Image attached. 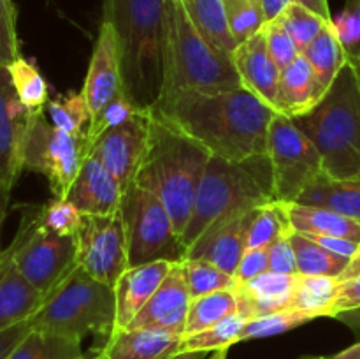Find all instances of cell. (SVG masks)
<instances>
[{
    "mask_svg": "<svg viewBox=\"0 0 360 359\" xmlns=\"http://www.w3.org/2000/svg\"><path fill=\"white\" fill-rule=\"evenodd\" d=\"M151 113L225 160L267 155L269 127L276 111L246 88L172 92Z\"/></svg>",
    "mask_w": 360,
    "mask_h": 359,
    "instance_id": "obj_1",
    "label": "cell"
},
{
    "mask_svg": "<svg viewBox=\"0 0 360 359\" xmlns=\"http://www.w3.org/2000/svg\"><path fill=\"white\" fill-rule=\"evenodd\" d=\"M211 157L202 144L155 116L150 109L146 146L134 183L164 203L179 238L192 217L197 190Z\"/></svg>",
    "mask_w": 360,
    "mask_h": 359,
    "instance_id": "obj_2",
    "label": "cell"
},
{
    "mask_svg": "<svg viewBox=\"0 0 360 359\" xmlns=\"http://www.w3.org/2000/svg\"><path fill=\"white\" fill-rule=\"evenodd\" d=\"M165 0H104V20L115 27L123 92L151 109L164 84Z\"/></svg>",
    "mask_w": 360,
    "mask_h": 359,
    "instance_id": "obj_3",
    "label": "cell"
},
{
    "mask_svg": "<svg viewBox=\"0 0 360 359\" xmlns=\"http://www.w3.org/2000/svg\"><path fill=\"white\" fill-rule=\"evenodd\" d=\"M292 122L315 144L327 176L347 180L360 175V84L350 62L313 111Z\"/></svg>",
    "mask_w": 360,
    "mask_h": 359,
    "instance_id": "obj_4",
    "label": "cell"
},
{
    "mask_svg": "<svg viewBox=\"0 0 360 359\" xmlns=\"http://www.w3.org/2000/svg\"><path fill=\"white\" fill-rule=\"evenodd\" d=\"M276 201L273 189V169L267 155L246 160H225L211 157L197 190L192 217L181 234L188 248L199 236L221 218Z\"/></svg>",
    "mask_w": 360,
    "mask_h": 359,
    "instance_id": "obj_5",
    "label": "cell"
},
{
    "mask_svg": "<svg viewBox=\"0 0 360 359\" xmlns=\"http://www.w3.org/2000/svg\"><path fill=\"white\" fill-rule=\"evenodd\" d=\"M186 88L211 90L243 84L231 56L204 39L181 0H165L162 95Z\"/></svg>",
    "mask_w": 360,
    "mask_h": 359,
    "instance_id": "obj_6",
    "label": "cell"
},
{
    "mask_svg": "<svg viewBox=\"0 0 360 359\" xmlns=\"http://www.w3.org/2000/svg\"><path fill=\"white\" fill-rule=\"evenodd\" d=\"M35 329L51 331L63 336L83 338L95 334L108 340L115 331V287L90 277L81 266L46 298L44 305L32 317Z\"/></svg>",
    "mask_w": 360,
    "mask_h": 359,
    "instance_id": "obj_7",
    "label": "cell"
},
{
    "mask_svg": "<svg viewBox=\"0 0 360 359\" xmlns=\"http://www.w3.org/2000/svg\"><path fill=\"white\" fill-rule=\"evenodd\" d=\"M120 213L125 225L129 267L155 260L181 263L185 259L186 246L172 217L155 194L132 183L123 192Z\"/></svg>",
    "mask_w": 360,
    "mask_h": 359,
    "instance_id": "obj_8",
    "label": "cell"
},
{
    "mask_svg": "<svg viewBox=\"0 0 360 359\" xmlns=\"http://www.w3.org/2000/svg\"><path fill=\"white\" fill-rule=\"evenodd\" d=\"M9 248L18 271L44 298L77 266L74 236H58L48 231L39 220V208H23L20 229Z\"/></svg>",
    "mask_w": 360,
    "mask_h": 359,
    "instance_id": "obj_9",
    "label": "cell"
},
{
    "mask_svg": "<svg viewBox=\"0 0 360 359\" xmlns=\"http://www.w3.org/2000/svg\"><path fill=\"white\" fill-rule=\"evenodd\" d=\"M46 111H32L23 146V169L41 172L55 199H67L88 157V136H76L51 125Z\"/></svg>",
    "mask_w": 360,
    "mask_h": 359,
    "instance_id": "obj_10",
    "label": "cell"
},
{
    "mask_svg": "<svg viewBox=\"0 0 360 359\" xmlns=\"http://www.w3.org/2000/svg\"><path fill=\"white\" fill-rule=\"evenodd\" d=\"M267 157L273 169L274 197L281 203H295L323 175L322 157L315 144L295 127L292 118L280 113L271 122Z\"/></svg>",
    "mask_w": 360,
    "mask_h": 359,
    "instance_id": "obj_11",
    "label": "cell"
},
{
    "mask_svg": "<svg viewBox=\"0 0 360 359\" xmlns=\"http://www.w3.org/2000/svg\"><path fill=\"white\" fill-rule=\"evenodd\" d=\"M76 263L90 277L115 287L129 267L125 225L120 211L112 215H83V224L74 236Z\"/></svg>",
    "mask_w": 360,
    "mask_h": 359,
    "instance_id": "obj_12",
    "label": "cell"
},
{
    "mask_svg": "<svg viewBox=\"0 0 360 359\" xmlns=\"http://www.w3.org/2000/svg\"><path fill=\"white\" fill-rule=\"evenodd\" d=\"M150 109H143L129 122L105 130L88 141V155L97 158L125 192L136 182L148 139Z\"/></svg>",
    "mask_w": 360,
    "mask_h": 359,
    "instance_id": "obj_13",
    "label": "cell"
},
{
    "mask_svg": "<svg viewBox=\"0 0 360 359\" xmlns=\"http://www.w3.org/2000/svg\"><path fill=\"white\" fill-rule=\"evenodd\" d=\"M30 109L14 92L7 67L0 65V185L13 190L23 171V146L30 123Z\"/></svg>",
    "mask_w": 360,
    "mask_h": 359,
    "instance_id": "obj_14",
    "label": "cell"
},
{
    "mask_svg": "<svg viewBox=\"0 0 360 359\" xmlns=\"http://www.w3.org/2000/svg\"><path fill=\"white\" fill-rule=\"evenodd\" d=\"M257 208L221 218L207 227L193 245L186 248L185 259H200L214 264L234 277L243 253L246 250L250 225Z\"/></svg>",
    "mask_w": 360,
    "mask_h": 359,
    "instance_id": "obj_15",
    "label": "cell"
},
{
    "mask_svg": "<svg viewBox=\"0 0 360 359\" xmlns=\"http://www.w3.org/2000/svg\"><path fill=\"white\" fill-rule=\"evenodd\" d=\"M192 303L186 282L181 273V264L176 263L160 284L150 301L144 305L130 322V329H162L174 334H185L186 317Z\"/></svg>",
    "mask_w": 360,
    "mask_h": 359,
    "instance_id": "obj_16",
    "label": "cell"
},
{
    "mask_svg": "<svg viewBox=\"0 0 360 359\" xmlns=\"http://www.w3.org/2000/svg\"><path fill=\"white\" fill-rule=\"evenodd\" d=\"M120 90L122 87V70H120V49L115 27L109 21L102 20L98 28L97 41L88 65L86 80L83 84V95L94 118Z\"/></svg>",
    "mask_w": 360,
    "mask_h": 359,
    "instance_id": "obj_17",
    "label": "cell"
},
{
    "mask_svg": "<svg viewBox=\"0 0 360 359\" xmlns=\"http://www.w3.org/2000/svg\"><path fill=\"white\" fill-rule=\"evenodd\" d=\"M231 58L238 70L243 88L252 92L253 95H257L260 101L269 104L276 111L281 69L276 65L267 49L264 28L248 41L236 46Z\"/></svg>",
    "mask_w": 360,
    "mask_h": 359,
    "instance_id": "obj_18",
    "label": "cell"
},
{
    "mask_svg": "<svg viewBox=\"0 0 360 359\" xmlns=\"http://www.w3.org/2000/svg\"><path fill=\"white\" fill-rule=\"evenodd\" d=\"M176 263L155 260L141 266L127 267L115 284L116 294V322L115 331L127 329L137 313L144 308L151 296L157 292L164 278ZM112 331V333H115Z\"/></svg>",
    "mask_w": 360,
    "mask_h": 359,
    "instance_id": "obj_19",
    "label": "cell"
},
{
    "mask_svg": "<svg viewBox=\"0 0 360 359\" xmlns=\"http://www.w3.org/2000/svg\"><path fill=\"white\" fill-rule=\"evenodd\" d=\"M123 190L115 176L88 155L67 194V201L83 215H112L120 211Z\"/></svg>",
    "mask_w": 360,
    "mask_h": 359,
    "instance_id": "obj_20",
    "label": "cell"
},
{
    "mask_svg": "<svg viewBox=\"0 0 360 359\" xmlns=\"http://www.w3.org/2000/svg\"><path fill=\"white\" fill-rule=\"evenodd\" d=\"M297 277L299 275H281L266 271L246 284L236 285L238 313L248 320L253 317L290 310Z\"/></svg>",
    "mask_w": 360,
    "mask_h": 359,
    "instance_id": "obj_21",
    "label": "cell"
},
{
    "mask_svg": "<svg viewBox=\"0 0 360 359\" xmlns=\"http://www.w3.org/2000/svg\"><path fill=\"white\" fill-rule=\"evenodd\" d=\"M46 298L18 271L11 248L0 257V331L32 319Z\"/></svg>",
    "mask_w": 360,
    "mask_h": 359,
    "instance_id": "obj_22",
    "label": "cell"
},
{
    "mask_svg": "<svg viewBox=\"0 0 360 359\" xmlns=\"http://www.w3.org/2000/svg\"><path fill=\"white\" fill-rule=\"evenodd\" d=\"M181 334L162 329H127L115 331L98 348L101 359H167L179 352Z\"/></svg>",
    "mask_w": 360,
    "mask_h": 359,
    "instance_id": "obj_23",
    "label": "cell"
},
{
    "mask_svg": "<svg viewBox=\"0 0 360 359\" xmlns=\"http://www.w3.org/2000/svg\"><path fill=\"white\" fill-rule=\"evenodd\" d=\"M326 94L327 90L316 77L311 63L304 55H299L294 62L281 69L276 113L288 118H297L313 111Z\"/></svg>",
    "mask_w": 360,
    "mask_h": 359,
    "instance_id": "obj_24",
    "label": "cell"
},
{
    "mask_svg": "<svg viewBox=\"0 0 360 359\" xmlns=\"http://www.w3.org/2000/svg\"><path fill=\"white\" fill-rule=\"evenodd\" d=\"M295 203L327 208L360 222V175L336 180L323 172L299 196Z\"/></svg>",
    "mask_w": 360,
    "mask_h": 359,
    "instance_id": "obj_25",
    "label": "cell"
},
{
    "mask_svg": "<svg viewBox=\"0 0 360 359\" xmlns=\"http://www.w3.org/2000/svg\"><path fill=\"white\" fill-rule=\"evenodd\" d=\"M292 229L301 234L336 236L360 243V222L333 210L309 204L285 203Z\"/></svg>",
    "mask_w": 360,
    "mask_h": 359,
    "instance_id": "obj_26",
    "label": "cell"
},
{
    "mask_svg": "<svg viewBox=\"0 0 360 359\" xmlns=\"http://www.w3.org/2000/svg\"><path fill=\"white\" fill-rule=\"evenodd\" d=\"M181 2L190 20L204 35V39L213 44L218 51L232 56L238 44L229 28L224 0H181Z\"/></svg>",
    "mask_w": 360,
    "mask_h": 359,
    "instance_id": "obj_27",
    "label": "cell"
},
{
    "mask_svg": "<svg viewBox=\"0 0 360 359\" xmlns=\"http://www.w3.org/2000/svg\"><path fill=\"white\" fill-rule=\"evenodd\" d=\"M301 55H304V58L311 63L316 77H319V81L326 90H329L338 74L341 73V69L348 62L347 51H345L333 23L327 25L320 32L319 37Z\"/></svg>",
    "mask_w": 360,
    "mask_h": 359,
    "instance_id": "obj_28",
    "label": "cell"
},
{
    "mask_svg": "<svg viewBox=\"0 0 360 359\" xmlns=\"http://www.w3.org/2000/svg\"><path fill=\"white\" fill-rule=\"evenodd\" d=\"M83 354L81 340L32 327L7 359H79Z\"/></svg>",
    "mask_w": 360,
    "mask_h": 359,
    "instance_id": "obj_29",
    "label": "cell"
},
{
    "mask_svg": "<svg viewBox=\"0 0 360 359\" xmlns=\"http://www.w3.org/2000/svg\"><path fill=\"white\" fill-rule=\"evenodd\" d=\"M290 241L297 260V271L304 277H330L340 280L350 263V259L329 252L301 232H292Z\"/></svg>",
    "mask_w": 360,
    "mask_h": 359,
    "instance_id": "obj_30",
    "label": "cell"
},
{
    "mask_svg": "<svg viewBox=\"0 0 360 359\" xmlns=\"http://www.w3.org/2000/svg\"><path fill=\"white\" fill-rule=\"evenodd\" d=\"M236 313H238V298H236L234 289H224V291L192 299L183 336L207 329Z\"/></svg>",
    "mask_w": 360,
    "mask_h": 359,
    "instance_id": "obj_31",
    "label": "cell"
},
{
    "mask_svg": "<svg viewBox=\"0 0 360 359\" xmlns=\"http://www.w3.org/2000/svg\"><path fill=\"white\" fill-rule=\"evenodd\" d=\"M338 285H340L338 278L299 275L290 301V310L309 312L316 317H330Z\"/></svg>",
    "mask_w": 360,
    "mask_h": 359,
    "instance_id": "obj_32",
    "label": "cell"
},
{
    "mask_svg": "<svg viewBox=\"0 0 360 359\" xmlns=\"http://www.w3.org/2000/svg\"><path fill=\"white\" fill-rule=\"evenodd\" d=\"M292 232L294 229H292L285 203L271 201L255 210L252 225H250L248 239H246V250L271 246L281 236L292 234Z\"/></svg>",
    "mask_w": 360,
    "mask_h": 359,
    "instance_id": "obj_33",
    "label": "cell"
},
{
    "mask_svg": "<svg viewBox=\"0 0 360 359\" xmlns=\"http://www.w3.org/2000/svg\"><path fill=\"white\" fill-rule=\"evenodd\" d=\"M7 70H9L14 92L21 104L30 111H44L49 101V92L48 83H46L44 76L39 73L37 67L20 56L11 65H7Z\"/></svg>",
    "mask_w": 360,
    "mask_h": 359,
    "instance_id": "obj_34",
    "label": "cell"
},
{
    "mask_svg": "<svg viewBox=\"0 0 360 359\" xmlns=\"http://www.w3.org/2000/svg\"><path fill=\"white\" fill-rule=\"evenodd\" d=\"M44 111L48 113V120L56 129L76 136H84L88 132L91 115L83 92L51 99L46 104Z\"/></svg>",
    "mask_w": 360,
    "mask_h": 359,
    "instance_id": "obj_35",
    "label": "cell"
},
{
    "mask_svg": "<svg viewBox=\"0 0 360 359\" xmlns=\"http://www.w3.org/2000/svg\"><path fill=\"white\" fill-rule=\"evenodd\" d=\"M245 324L246 319L239 313L227 317L207 329L183 336L179 352H214L220 348H229L239 341Z\"/></svg>",
    "mask_w": 360,
    "mask_h": 359,
    "instance_id": "obj_36",
    "label": "cell"
},
{
    "mask_svg": "<svg viewBox=\"0 0 360 359\" xmlns=\"http://www.w3.org/2000/svg\"><path fill=\"white\" fill-rule=\"evenodd\" d=\"M179 264H181L183 278H185L192 299L236 287V280L232 275L225 273L224 270L207 260L183 259Z\"/></svg>",
    "mask_w": 360,
    "mask_h": 359,
    "instance_id": "obj_37",
    "label": "cell"
},
{
    "mask_svg": "<svg viewBox=\"0 0 360 359\" xmlns=\"http://www.w3.org/2000/svg\"><path fill=\"white\" fill-rule=\"evenodd\" d=\"M319 319L309 312H301V310H281V312L269 313V315L253 317L246 320L245 327L241 331L239 341L257 340V338L274 336V334L287 333V331L295 329L306 322Z\"/></svg>",
    "mask_w": 360,
    "mask_h": 359,
    "instance_id": "obj_38",
    "label": "cell"
},
{
    "mask_svg": "<svg viewBox=\"0 0 360 359\" xmlns=\"http://www.w3.org/2000/svg\"><path fill=\"white\" fill-rule=\"evenodd\" d=\"M281 21L287 32L290 34V37L294 39V42L297 44L299 51H304L313 41L320 35V32L327 27V25L333 23V20H326V18L319 16L316 13L309 11L308 7L301 6L297 2H292L287 9L281 13V16L278 18Z\"/></svg>",
    "mask_w": 360,
    "mask_h": 359,
    "instance_id": "obj_39",
    "label": "cell"
},
{
    "mask_svg": "<svg viewBox=\"0 0 360 359\" xmlns=\"http://www.w3.org/2000/svg\"><path fill=\"white\" fill-rule=\"evenodd\" d=\"M231 34L236 44L248 41L255 34H259L266 27V14H264L260 0H245L236 6L225 7Z\"/></svg>",
    "mask_w": 360,
    "mask_h": 359,
    "instance_id": "obj_40",
    "label": "cell"
},
{
    "mask_svg": "<svg viewBox=\"0 0 360 359\" xmlns=\"http://www.w3.org/2000/svg\"><path fill=\"white\" fill-rule=\"evenodd\" d=\"M143 109L129 97L123 90H120L97 115L91 118L90 127H88V141L95 139V137L101 136L105 130L112 129V127H118L122 123L129 122L130 118L141 113Z\"/></svg>",
    "mask_w": 360,
    "mask_h": 359,
    "instance_id": "obj_41",
    "label": "cell"
},
{
    "mask_svg": "<svg viewBox=\"0 0 360 359\" xmlns=\"http://www.w3.org/2000/svg\"><path fill=\"white\" fill-rule=\"evenodd\" d=\"M39 220L58 236H76L83 224V213L67 199H53L39 208Z\"/></svg>",
    "mask_w": 360,
    "mask_h": 359,
    "instance_id": "obj_42",
    "label": "cell"
},
{
    "mask_svg": "<svg viewBox=\"0 0 360 359\" xmlns=\"http://www.w3.org/2000/svg\"><path fill=\"white\" fill-rule=\"evenodd\" d=\"M333 25L348 60L360 56V0H347L345 9L333 18Z\"/></svg>",
    "mask_w": 360,
    "mask_h": 359,
    "instance_id": "obj_43",
    "label": "cell"
},
{
    "mask_svg": "<svg viewBox=\"0 0 360 359\" xmlns=\"http://www.w3.org/2000/svg\"><path fill=\"white\" fill-rule=\"evenodd\" d=\"M16 6L13 0H0V65L7 67L21 56L16 28Z\"/></svg>",
    "mask_w": 360,
    "mask_h": 359,
    "instance_id": "obj_44",
    "label": "cell"
},
{
    "mask_svg": "<svg viewBox=\"0 0 360 359\" xmlns=\"http://www.w3.org/2000/svg\"><path fill=\"white\" fill-rule=\"evenodd\" d=\"M264 35H266L267 49H269L271 56H273V60L276 62V65L280 69H285L288 63H292L301 55L297 44H295L294 39L290 37L287 28L281 25V21L278 18L274 21L266 23Z\"/></svg>",
    "mask_w": 360,
    "mask_h": 359,
    "instance_id": "obj_45",
    "label": "cell"
},
{
    "mask_svg": "<svg viewBox=\"0 0 360 359\" xmlns=\"http://www.w3.org/2000/svg\"><path fill=\"white\" fill-rule=\"evenodd\" d=\"M266 271H269V246L245 250L234 275L236 285L246 284Z\"/></svg>",
    "mask_w": 360,
    "mask_h": 359,
    "instance_id": "obj_46",
    "label": "cell"
},
{
    "mask_svg": "<svg viewBox=\"0 0 360 359\" xmlns=\"http://www.w3.org/2000/svg\"><path fill=\"white\" fill-rule=\"evenodd\" d=\"M269 271L281 275H299L290 234L281 236L269 246Z\"/></svg>",
    "mask_w": 360,
    "mask_h": 359,
    "instance_id": "obj_47",
    "label": "cell"
},
{
    "mask_svg": "<svg viewBox=\"0 0 360 359\" xmlns=\"http://www.w3.org/2000/svg\"><path fill=\"white\" fill-rule=\"evenodd\" d=\"M360 308V277L348 278V280H341L338 285L336 298H334L333 310H330V317H336L343 312H352V310Z\"/></svg>",
    "mask_w": 360,
    "mask_h": 359,
    "instance_id": "obj_48",
    "label": "cell"
},
{
    "mask_svg": "<svg viewBox=\"0 0 360 359\" xmlns=\"http://www.w3.org/2000/svg\"><path fill=\"white\" fill-rule=\"evenodd\" d=\"M32 327H34V322H32V319H27L23 322L16 324V326L9 327V329L0 331V359L9 358L11 352L30 333Z\"/></svg>",
    "mask_w": 360,
    "mask_h": 359,
    "instance_id": "obj_49",
    "label": "cell"
},
{
    "mask_svg": "<svg viewBox=\"0 0 360 359\" xmlns=\"http://www.w3.org/2000/svg\"><path fill=\"white\" fill-rule=\"evenodd\" d=\"M294 0H260V6H262L264 14H266V21H274L276 18L281 16L285 9H287Z\"/></svg>",
    "mask_w": 360,
    "mask_h": 359,
    "instance_id": "obj_50",
    "label": "cell"
},
{
    "mask_svg": "<svg viewBox=\"0 0 360 359\" xmlns=\"http://www.w3.org/2000/svg\"><path fill=\"white\" fill-rule=\"evenodd\" d=\"M294 2L308 7L309 11L316 13L319 16L326 18V20H333V16H330L329 13V6H327V0H294Z\"/></svg>",
    "mask_w": 360,
    "mask_h": 359,
    "instance_id": "obj_51",
    "label": "cell"
},
{
    "mask_svg": "<svg viewBox=\"0 0 360 359\" xmlns=\"http://www.w3.org/2000/svg\"><path fill=\"white\" fill-rule=\"evenodd\" d=\"M334 319L340 320V322H343L345 326L350 327L352 331H355V333L360 334V308L352 310V312L340 313V315H336Z\"/></svg>",
    "mask_w": 360,
    "mask_h": 359,
    "instance_id": "obj_52",
    "label": "cell"
},
{
    "mask_svg": "<svg viewBox=\"0 0 360 359\" xmlns=\"http://www.w3.org/2000/svg\"><path fill=\"white\" fill-rule=\"evenodd\" d=\"M354 277H360V250L357 252V256L354 257V259H350L347 270H345V273L340 277V282L341 280H348V278H354Z\"/></svg>",
    "mask_w": 360,
    "mask_h": 359,
    "instance_id": "obj_53",
    "label": "cell"
},
{
    "mask_svg": "<svg viewBox=\"0 0 360 359\" xmlns=\"http://www.w3.org/2000/svg\"><path fill=\"white\" fill-rule=\"evenodd\" d=\"M329 359H360V341L352 345V347L345 348V351L338 352V354L330 355Z\"/></svg>",
    "mask_w": 360,
    "mask_h": 359,
    "instance_id": "obj_54",
    "label": "cell"
},
{
    "mask_svg": "<svg viewBox=\"0 0 360 359\" xmlns=\"http://www.w3.org/2000/svg\"><path fill=\"white\" fill-rule=\"evenodd\" d=\"M210 352H176L167 359H206Z\"/></svg>",
    "mask_w": 360,
    "mask_h": 359,
    "instance_id": "obj_55",
    "label": "cell"
},
{
    "mask_svg": "<svg viewBox=\"0 0 360 359\" xmlns=\"http://www.w3.org/2000/svg\"><path fill=\"white\" fill-rule=\"evenodd\" d=\"M9 197H11V189L0 185V208H7V204H9Z\"/></svg>",
    "mask_w": 360,
    "mask_h": 359,
    "instance_id": "obj_56",
    "label": "cell"
},
{
    "mask_svg": "<svg viewBox=\"0 0 360 359\" xmlns=\"http://www.w3.org/2000/svg\"><path fill=\"white\" fill-rule=\"evenodd\" d=\"M227 354H229V348H220V351L211 352L210 359H227Z\"/></svg>",
    "mask_w": 360,
    "mask_h": 359,
    "instance_id": "obj_57",
    "label": "cell"
},
{
    "mask_svg": "<svg viewBox=\"0 0 360 359\" xmlns=\"http://www.w3.org/2000/svg\"><path fill=\"white\" fill-rule=\"evenodd\" d=\"M348 62L352 63V67H354L355 74H357V80H359V84H360V56H357V58H350Z\"/></svg>",
    "mask_w": 360,
    "mask_h": 359,
    "instance_id": "obj_58",
    "label": "cell"
},
{
    "mask_svg": "<svg viewBox=\"0 0 360 359\" xmlns=\"http://www.w3.org/2000/svg\"><path fill=\"white\" fill-rule=\"evenodd\" d=\"M79 359H101V355H98V351H90L88 354H83Z\"/></svg>",
    "mask_w": 360,
    "mask_h": 359,
    "instance_id": "obj_59",
    "label": "cell"
},
{
    "mask_svg": "<svg viewBox=\"0 0 360 359\" xmlns=\"http://www.w3.org/2000/svg\"><path fill=\"white\" fill-rule=\"evenodd\" d=\"M6 215H7V208H0V225H2ZM0 257H2V250H0Z\"/></svg>",
    "mask_w": 360,
    "mask_h": 359,
    "instance_id": "obj_60",
    "label": "cell"
},
{
    "mask_svg": "<svg viewBox=\"0 0 360 359\" xmlns=\"http://www.w3.org/2000/svg\"><path fill=\"white\" fill-rule=\"evenodd\" d=\"M239 2H245V0H224V6L231 7V6H236V4H239Z\"/></svg>",
    "mask_w": 360,
    "mask_h": 359,
    "instance_id": "obj_61",
    "label": "cell"
},
{
    "mask_svg": "<svg viewBox=\"0 0 360 359\" xmlns=\"http://www.w3.org/2000/svg\"><path fill=\"white\" fill-rule=\"evenodd\" d=\"M299 359H329V358H323V355H302Z\"/></svg>",
    "mask_w": 360,
    "mask_h": 359,
    "instance_id": "obj_62",
    "label": "cell"
}]
</instances>
